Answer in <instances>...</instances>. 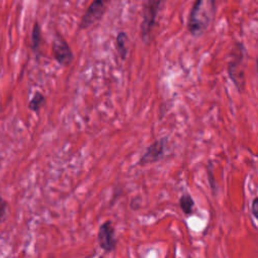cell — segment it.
<instances>
[{"instance_id": "obj_1", "label": "cell", "mask_w": 258, "mask_h": 258, "mask_svg": "<svg viewBox=\"0 0 258 258\" xmlns=\"http://www.w3.org/2000/svg\"><path fill=\"white\" fill-rule=\"evenodd\" d=\"M217 13V0H195L186 27L194 37L202 36L210 27Z\"/></svg>"}, {"instance_id": "obj_2", "label": "cell", "mask_w": 258, "mask_h": 258, "mask_svg": "<svg viewBox=\"0 0 258 258\" xmlns=\"http://www.w3.org/2000/svg\"><path fill=\"white\" fill-rule=\"evenodd\" d=\"M247 51L243 42L237 41L232 49V57L228 63L227 73L236 89L242 92L245 88V67Z\"/></svg>"}, {"instance_id": "obj_3", "label": "cell", "mask_w": 258, "mask_h": 258, "mask_svg": "<svg viewBox=\"0 0 258 258\" xmlns=\"http://www.w3.org/2000/svg\"><path fill=\"white\" fill-rule=\"evenodd\" d=\"M162 0H145L142 10V21L140 25L141 38L144 43H149L151 40L152 29L155 25L156 17L161 7Z\"/></svg>"}, {"instance_id": "obj_4", "label": "cell", "mask_w": 258, "mask_h": 258, "mask_svg": "<svg viewBox=\"0 0 258 258\" xmlns=\"http://www.w3.org/2000/svg\"><path fill=\"white\" fill-rule=\"evenodd\" d=\"M169 137L164 136L161 137L154 142H152L149 146L145 148L144 153L140 156L137 164L138 165H145L149 163H154L162 160L166 155V147L168 143Z\"/></svg>"}, {"instance_id": "obj_5", "label": "cell", "mask_w": 258, "mask_h": 258, "mask_svg": "<svg viewBox=\"0 0 258 258\" xmlns=\"http://www.w3.org/2000/svg\"><path fill=\"white\" fill-rule=\"evenodd\" d=\"M97 241L100 248L105 253H111L116 249L117 239L115 235V228L111 220L103 222L98 230Z\"/></svg>"}, {"instance_id": "obj_6", "label": "cell", "mask_w": 258, "mask_h": 258, "mask_svg": "<svg viewBox=\"0 0 258 258\" xmlns=\"http://www.w3.org/2000/svg\"><path fill=\"white\" fill-rule=\"evenodd\" d=\"M109 0H93L92 3L88 6L86 12L81 18L79 28L81 30L91 27L94 23L99 21L105 13L106 7Z\"/></svg>"}, {"instance_id": "obj_7", "label": "cell", "mask_w": 258, "mask_h": 258, "mask_svg": "<svg viewBox=\"0 0 258 258\" xmlns=\"http://www.w3.org/2000/svg\"><path fill=\"white\" fill-rule=\"evenodd\" d=\"M51 49L53 57L58 64L67 67L73 62L74 53L67 40L57 32L53 36Z\"/></svg>"}, {"instance_id": "obj_8", "label": "cell", "mask_w": 258, "mask_h": 258, "mask_svg": "<svg viewBox=\"0 0 258 258\" xmlns=\"http://www.w3.org/2000/svg\"><path fill=\"white\" fill-rule=\"evenodd\" d=\"M128 35L124 31L118 32L116 36V49L118 51V54L121 59H126L127 54H128Z\"/></svg>"}, {"instance_id": "obj_9", "label": "cell", "mask_w": 258, "mask_h": 258, "mask_svg": "<svg viewBox=\"0 0 258 258\" xmlns=\"http://www.w3.org/2000/svg\"><path fill=\"white\" fill-rule=\"evenodd\" d=\"M45 102H46V99H45L44 95L41 92L36 91L28 103V109L30 111L37 113L45 105Z\"/></svg>"}, {"instance_id": "obj_10", "label": "cell", "mask_w": 258, "mask_h": 258, "mask_svg": "<svg viewBox=\"0 0 258 258\" xmlns=\"http://www.w3.org/2000/svg\"><path fill=\"white\" fill-rule=\"evenodd\" d=\"M178 204H179V207L182 211V213L184 215H191L192 212H194V207H195V201L194 199L191 198V196L187 192L183 194L179 200H178Z\"/></svg>"}, {"instance_id": "obj_11", "label": "cell", "mask_w": 258, "mask_h": 258, "mask_svg": "<svg viewBox=\"0 0 258 258\" xmlns=\"http://www.w3.org/2000/svg\"><path fill=\"white\" fill-rule=\"evenodd\" d=\"M41 43V28L37 21L34 22L31 31V49L36 53L39 50Z\"/></svg>"}, {"instance_id": "obj_12", "label": "cell", "mask_w": 258, "mask_h": 258, "mask_svg": "<svg viewBox=\"0 0 258 258\" xmlns=\"http://www.w3.org/2000/svg\"><path fill=\"white\" fill-rule=\"evenodd\" d=\"M207 174H208V180H209V183H210V187L212 189L213 195L215 196L217 194V190H218V185H217V181H216V179L214 177V174H213V166H212L211 161H209L208 166H207Z\"/></svg>"}, {"instance_id": "obj_13", "label": "cell", "mask_w": 258, "mask_h": 258, "mask_svg": "<svg viewBox=\"0 0 258 258\" xmlns=\"http://www.w3.org/2000/svg\"><path fill=\"white\" fill-rule=\"evenodd\" d=\"M8 211V203L7 201L0 196V225L3 223V221L6 218Z\"/></svg>"}, {"instance_id": "obj_14", "label": "cell", "mask_w": 258, "mask_h": 258, "mask_svg": "<svg viewBox=\"0 0 258 258\" xmlns=\"http://www.w3.org/2000/svg\"><path fill=\"white\" fill-rule=\"evenodd\" d=\"M257 211H258V198L255 197L251 203V214L254 220L257 219Z\"/></svg>"}]
</instances>
